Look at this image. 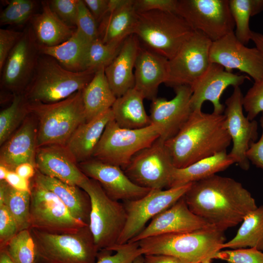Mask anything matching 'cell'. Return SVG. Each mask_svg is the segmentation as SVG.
<instances>
[{
    "label": "cell",
    "instance_id": "cell-1",
    "mask_svg": "<svg viewBox=\"0 0 263 263\" xmlns=\"http://www.w3.org/2000/svg\"><path fill=\"white\" fill-rule=\"evenodd\" d=\"M184 198L193 213L224 231L258 207L241 183L216 174L192 183Z\"/></svg>",
    "mask_w": 263,
    "mask_h": 263
},
{
    "label": "cell",
    "instance_id": "cell-2",
    "mask_svg": "<svg viewBox=\"0 0 263 263\" xmlns=\"http://www.w3.org/2000/svg\"><path fill=\"white\" fill-rule=\"evenodd\" d=\"M231 143L224 114L195 110L165 145L174 167L182 169L226 150Z\"/></svg>",
    "mask_w": 263,
    "mask_h": 263
},
{
    "label": "cell",
    "instance_id": "cell-3",
    "mask_svg": "<svg viewBox=\"0 0 263 263\" xmlns=\"http://www.w3.org/2000/svg\"><path fill=\"white\" fill-rule=\"evenodd\" d=\"M224 231L213 226L192 231L163 234L138 242L143 255L171 256L183 263L214 259L225 242Z\"/></svg>",
    "mask_w": 263,
    "mask_h": 263
},
{
    "label": "cell",
    "instance_id": "cell-4",
    "mask_svg": "<svg viewBox=\"0 0 263 263\" xmlns=\"http://www.w3.org/2000/svg\"><path fill=\"white\" fill-rule=\"evenodd\" d=\"M96 72H73L53 57L40 54L32 77L23 94L28 102L52 103L82 90Z\"/></svg>",
    "mask_w": 263,
    "mask_h": 263
},
{
    "label": "cell",
    "instance_id": "cell-5",
    "mask_svg": "<svg viewBox=\"0 0 263 263\" xmlns=\"http://www.w3.org/2000/svg\"><path fill=\"white\" fill-rule=\"evenodd\" d=\"M28 108L38 121V148L65 146L76 129L86 122L82 90L55 103L28 102Z\"/></svg>",
    "mask_w": 263,
    "mask_h": 263
},
{
    "label": "cell",
    "instance_id": "cell-6",
    "mask_svg": "<svg viewBox=\"0 0 263 263\" xmlns=\"http://www.w3.org/2000/svg\"><path fill=\"white\" fill-rule=\"evenodd\" d=\"M137 13L134 35L141 45L168 60L194 32L176 13L157 10Z\"/></svg>",
    "mask_w": 263,
    "mask_h": 263
},
{
    "label": "cell",
    "instance_id": "cell-7",
    "mask_svg": "<svg viewBox=\"0 0 263 263\" xmlns=\"http://www.w3.org/2000/svg\"><path fill=\"white\" fill-rule=\"evenodd\" d=\"M79 188L89 195L91 211L89 226L98 251L117 244L124 228L127 214L123 203L114 200L96 181L88 178Z\"/></svg>",
    "mask_w": 263,
    "mask_h": 263
},
{
    "label": "cell",
    "instance_id": "cell-8",
    "mask_svg": "<svg viewBox=\"0 0 263 263\" xmlns=\"http://www.w3.org/2000/svg\"><path fill=\"white\" fill-rule=\"evenodd\" d=\"M38 260L43 263H95L98 250L89 225L76 232L52 234L30 229Z\"/></svg>",
    "mask_w": 263,
    "mask_h": 263
},
{
    "label": "cell",
    "instance_id": "cell-9",
    "mask_svg": "<svg viewBox=\"0 0 263 263\" xmlns=\"http://www.w3.org/2000/svg\"><path fill=\"white\" fill-rule=\"evenodd\" d=\"M160 136L154 124L139 129L119 127L113 119L106 125L93 158L123 169L138 151L151 145Z\"/></svg>",
    "mask_w": 263,
    "mask_h": 263
},
{
    "label": "cell",
    "instance_id": "cell-10",
    "mask_svg": "<svg viewBox=\"0 0 263 263\" xmlns=\"http://www.w3.org/2000/svg\"><path fill=\"white\" fill-rule=\"evenodd\" d=\"M30 229L52 234L77 231L89 225L75 218L54 193L34 182L31 185Z\"/></svg>",
    "mask_w": 263,
    "mask_h": 263
},
{
    "label": "cell",
    "instance_id": "cell-11",
    "mask_svg": "<svg viewBox=\"0 0 263 263\" xmlns=\"http://www.w3.org/2000/svg\"><path fill=\"white\" fill-rule=\"evenodd\" d=\"M176 13L212 41L234 32L229 0H177Z\"/></svg>",
    "mask_w": 263,
    "mask_h": 263
},
{
    "label": "cell",
    "instance_id": "cell-12",
    "mask_svg": "<svg viewBox=\"0 0 263 263\" xmlns=\"http://www.w3.org/2000/svg\"><path fill=\"white\" fill-rule=\"evenodd\" d=\"M174 166L160 137L136 153L123 169L135 184L150 189L168 188Z\"/></svg>",
    "mask_w": 263,
    "mask_h": 263
},
{
    "label": "cell",
    "instance_id": "cell-13",
    "mask_svg": "<svg viewBox=\"0 0 263 263\" xmlns=\"http://www.w3.org/2000/svg\"><path fill=\"white\" fill-rule=\"evenodd\" d=\"M212 41L201 32L194 31L176 54L168 60L166 85L174 88L191 87L207 70Z\"/></svg>",
    "mask_w": 263,
    "mask_h": 263
},
{
    "label": "cell",
    "instance_id": "cell-14",
    "mask_svg": "<svg viewBox=\"0 0 263 263\" xmlns=\"http://www.w3.org/2000/svg\"><path fill=\"white\" fill-rule=\"evenodd\" d=\"M191 185L189 183L166 189H151L139 199L123 202L127 219L117 244L130 242L146 227L149 221L183 197Z\"/></svg>",
    "mask_w": 263,
    "mask_h": 263
},
{
    "label": "cell",
    "instance_id": "cell-15",
    "mask_svg": "<svg viewBox=\"0 0 263 263\" xmlns=\"http://www.w3.org/2000/svg\"><path fill=\"white\" fill-rule=\"evenodd\" d=\"M40 52L31 26L9 54L1 74V85L15 94H23L33 75Z\"/></svg>",
    "mask_w": 263,
    "mask_h": 263
},
{
    "label": "cell",
    "instance_id": "cell-16",
    "mask_svg": "<svg viewBox=\"0 0 263 263\" xmlns=\"http://www.w3.org/2000/svg\"><path fill=\"white\" fill-rule=\"evenodd\" d=\"M243 94L240 87H234L231 95L225 101L224 114L228 132L233 146L228 153L235 163L244 170L250 167L246 153L250 145L258 139V125L255 120H250L243 113Z\"/></svg>",
    "mask_w": 263,
    "mask_h": 263
},
{
    "label": "cell",
    "instance_id": "cell-17",
    "mask_svg": "<svg viewBox=\"0 0 263 263\" xmlns=\"http://www.w3.org/2000/svg\"><path fill=\"white\" fill-rule=\"evenodd\" d=\"M210 63L218 64L230 72L237 69L254 81L263 76V56L256 48H248L236 37L234 32L212 41L209 51Z\"/></svg>",
    "mask_w": 263,
    "mask_h": 263
},
{
    "label": "cell",
    "instance_id": "cell-18",
    "mask_svg": "<svg viewBox=\"0 0 263 263\" xmlns=\"http://www.w3.org/2000/svg\"><path fill=\"white\" fill-rule=\"evenodd\" d=\"M78 165L88 177L98 182L107 195L114 200H136L151 190L134 183L120 167L93 158Z\"/></svg>",
    "mask_w": 263,
    "mask_h": 263
},
{
    "label": "cell",
    "instance_id": "cell-19",
    "mask_svg": "<svg viewBox=\"0 0 263 263\" xmlns=\"http://www.w3.org/2000/svg\"><path fill=\"white\" fill-rule=\"evenodd\" d=\"M175 96L170 100L158 97L151 101L149 115L151 124L160 129V138L164 141L174 136L188 120L192 110L190 87L182 85L173 88Z\"/></svg>",
    "mask_w": 263,
    "mask_h": 263
},
{
    "label": "cell",
    "instance_id": "cell-20",
    "mask_svg": "<svg viewBox=\"0 0 263 263\" xmlns=\"http://www.w3.org/2000/svg\"><path fill=\"white\" fill-rule=\"evenodd\" d=\"M247 79H249L247 76L233 74L218 64L211 63L206 72L190 87L192 111L202 110L204 102L208 101L213 105V113L223 114L225 106L220 102V98L224 91L230 86L240 87Z\"/></svg>",
    "mask_w": 263,
    "mask_h": 263
},
{
    "label": "cell",
    "instance_id": "cell-21",
    "mask_svg": "<svg viewBox=\"0 0 263 263\" xmlns=\"http://www.w3.org/2000/svg\"><path fill=\"white\" fill-rule=\"evenodd\" d=\"M211 226L212 225L190 210L183 196L153 217L130 242H138L150 237L192 231Z\"/></svg>",
    "mask_w": 263,
    "mask_h": 263
},
{
    "label": "cell",
    "instance_id": "cell-22",
    "mask_svg": "<svg viewBox=\"0 0 263 263\" xmlns=\"http://www.w3.org/2000/svg\"><path fill=\"white\" fill-rule=\"evenodd\" d=\"M35 163L36 169L42 174L71 185L79 187L89 178L65 146L48 145L38 148Z\"/></svg>",
    "mask_w": 263,
    "mask_h": 263
},
{
    "label": "cell",
    "instance_id": "cell-23",
    "mask_svg": "<svg viewBox=\"0 0 263 263\" xmlns=\"http://www.w3.org/2000/svg\"><path fill=\"white\" fill-rule=\"evenodd\" d=\"M168 59L140 44L134 65V88L144 98L152 101L160 85L166 82Z\"/></svg>",
    "mask_w": 263,
    "mask_h": 263
},
{
    "label": "cell",
    "instance_id": "cell-24",
    "mask_svg": "<svg viewBox=\"0 0 263 263\" xmlns=\"http://www.w3.org/2000/svg\"><path fill=\"white\" fill-rule=\"evenodd\" d=\"M38 129L31 118H27L22 125L2 145L0 165L14 171L19 165L29 163L36 167Z\"/></svg>",
    "mask_w": 263,
    "mask_h": 263
},
{
    "label": "cell",
    "instance_id": "cell-25",
    "mask_svg": "<svg viewBox=\"0 0 263 263\" xmlns=\"http://www.w3.org/2000/svg\"><path fill=\"white\" fill-rule=\"evenodd\" d=\"M140 43L135 35L128 37L115 58L105 68V74L113 93L123 95L134 86V68Z\"/></svg>",
    "mask_w": 263,
    "mask_h": 263
},
{
    "label": "cell",
    "instance_id": "cell-26",
    "mask_svg": "<svg viewBox=\"0 0 263 263\" xmlns=\"http://www.w3.org/2000/svg\"><path fill=\"white\" fill-rule=\"evenodd\" d=\"M113 119V115L110 109L93 120L82 123L76 129L65 147L77 164L93 158L106 125Z\"/></svg>",
    "mask_w": 263,
    "mask_h": 263
},
{
    "label": "cell",
    "instance_id": "cell-27",
    "mask_svg": "<svg viewBox=\"0 0 263 263\" xmlns=\"http://www.w3.org/2000/svg\"><path fill=\"white\" fill-rule=\"evenodd\" d=\"M34 182L54 193L74 217L89 225L91 201L88 194L81 188L44 175L37 169Z\"/></svg>",
    "mask_w": 263,
    "mask_h": 263
},
{
    "label": "cell",
    "instance_id": "cell-28",
    "mask_svg": "<svg viewBox=\"0 0 263 263\" xmlns=\"http://www.w3.org/2000/svg\"><path fill=\"white\" fill-rule=\"evenodd\" d=\"M42 11L34 14L30 19L35 37L40 45L52 47L68 40L76 27L69 26L52 11L48 1H42Z\"/></svg>",
    "mask_w": 263,
    "mask_h": 263
},
{
    "label": "cell",
    "instance_id": "cell-29",
    "mask_svg": "<svg viewBox=\"0 0 263 263\" xmlns=\"http://www.w3.org/2000/svg\"><path fill=\"white\" fill-rule=\"evenodd\" d=\"M138 13L134 0L122 7L108 12L98 25L99 38L105 43L123 42L134 34Z\"/></svg>",
    "mask_w": 263,
    "mask_h": 263
},
{
    "label": "cell",
    "instance_id": "cell-30",
    "mask_svg": "<svg viewBox=\"0 0 263 263\" xmlns=\"http://www.w3.org/2000/svg\"><path fill=\"white\" fill-rule=\"evenodd\" d=\"M234 163V160L225 150L199 160L186 168H174L168 188L206 179L224 170Z\"/></svg>",
    "mask_w": 263,
    "mask_h": 263
},
{
    "label": "cell",
    "instance_id": "cell-31",
    "mask_svg": "<svg viewBox=\"0 0 263 263\" xmlns=\"http://www.w3.org/2000/svg\"><path fill=\"white\" fill-rule=\"evenodd\" d=\"M144 99L134 88L116 98L111 109L113 120L119 127L127 129H139L151 124L144 108Z\"/></svg>",
    "mask_w": 263,
    "mask_h": 263
},
{
    "label": "cell",
    "instance_id": "cell-32",
    "mask_svg": "<svg viewBox=\"0 0 263 263\" xmlns=\"http://www.w3.org/2000/svg\"><path fill=\"white\" fill-rule=\"evenodd\" d=\"M86 122L111 109L116 99L107 81L105 68L97 70L92 80L82 90Z\"/></svg>",
    "mask_w": 263,
    "mask_h": 263
},
{
    "label": "cell",
    "instance_id": "cell-33",
    "mask_svg": "<svg viewBox=\"0 0 263 263\" xmlns=\"http://www.w3.org/2000/svg\"><path fill=\"white\" fill-rule=\"evenodd\" d=\"M90 43L75 30L72 37L64 42L52 47L39 44V48L40 54L53 57L66 69L77 72L85 71V57Z\"/></svg>",
    "mask_w": 263,
    "mask_h": 263
},
{
    "label": "cell",
    "instance_id": "cell-34",
    "mask_svg": "<svg viewBox=\"0 0 263 263\" xmlns=\"http://www.w3.org/2000/svg\"><path fill=\"white\" fill-rule=\"evenodd\" d=\"M241 223L235 236L225 242L222 249L255 248L263 251V206L249 212Z\"/></svg>",
    "mask_w": 263,
    "mask_h": 263
},
{
    "label": "cell",
    "instance_id": "cell-35",
    "mask_svg": "<svg viewBox=\"0 0 263 263\" xmlns=\"http://www.w3.org/2000/svg\"><path fill=\"white\" fill-rule=\"evenodd\" d=\"M31 192L11 187L5 181L0 182V206L4 205L15 220L19 231L30 229Z\"/></svg>",
    "mask_w": 263,
    "mask_h": 263
},
{
    "label": "cell",
    "instance_id": "cell-36",
    "mask_svg": "<svg viewBox=\"0 0 263 263\" xmlns=\"http://www.w3.org/2000/svg\"><path fill=\"white\" fill-rule=\"evenodd\" d=\"M28 113V102L23 94H15L10 105L0 113L1 146L13 134L14 132Z\"/></svg>",
    "mask_w": 263,
    "mask_h": 263
},
{
    "label": "cell",
    "instance_id": "cell-37",
    "mask_svg": "<svg viewBox=\"0 0 263 263\" xmlns=\"http://www.w3.org/2000/svg\"><path fill=\"white\" fill-rule=\"evenodd\" d=\"M124 41L105 43L99 38L92 41L88 47L84 70L96 72L105 68L118 54Z\"/></svg>",
    "mask_w": 263,
    "mask_h": 263
},
{
    "label": "cell",
    "instance_id": "cell-38",
    "mask_svg": "<svg viewBox=\"0 0 263 263\" xmlns=\"http://www.w3.org/2000/svg\"><path fill=\"white\" fill-rule=\"evenodd\" d=\"M5 248L16 263H37V248L30 229L19 231Z\"/></svg>",
    "mask_w": 263,
    "mask_h": 263
},
{
    "label": "cell",
    "instance_id": "cell-39",
    "mask_svg": "<svg viewBox=\"0 0 263 263\" xmlns=\"http://www.w3.org/2000/svg\"><path fill=\"white\" fill-rule=\"evenodd\" d=\"M231 14L233 19L236 38L245 45L251 40L252 31L249 20L252 16V0H229Z\"/></svg>",
    "mask_w": 263,
    "mask_h": 263
},
{
    "label": "cell",
    "instance_id": "cell-40",
    "mask_svg": "<svg viewBox=\"0 0 263 263\" xmlns=\"http://www.w3.org/2000/svg\"><path fill=\"white\" fill-rule=\"evenodd\" d=\"M36 6L37 2L33 0L10 1L0 14V25L19 24L30 20Z\"/></svg>",
    "mask_w": 263,
    "mask_h": 263
},
{
    "label": "cell",
    "instance_id": "cell-41",
    "mask_svg": "<svg viewBox=\"0 0 263 263\" xmlns=\"http://www.w3.org/2000/svg\"><path fill=\"white\" fill-rule=\"evenodd\" d=\"M141 255L143 254L138 243L129 242L116 244L110 250L99 251L95 263H132Z\"/></svg>",
    "mask_w": 263,
    "mask_h": 263
},
{
    "label": "cell",
    "instance_id": "cell-42",
    "mask_svg": "<svg viewBox=\"0 0 263 263\" xmlns=\"http://www.w3.org/2000/svg\"><path fill=\"white\" fill-rule=\"evenodd\" d=\"M76 31L89 42L99 38L98 24L82 0L78 3Z\"/></svg>",
    "mask_w": 263,
    "mask_h": 263
},
{
    "label": "cell",
    "instance_id": "cell-43",
    "mask_svg": "<svg viewBox=\"0 0 263 263\" xmlns=\"http://www.w3.org/2000/svg\"><path fill=\"white\" fill-rule=\"evenodd\" d=\"M214 259L228 263H263V251L255 248L221 250L215 255Z\"/></svg>",
    "mask_w": 263,
    "mask_h": 263
},
{
    "label": "cell",
    "instance_id": "cell-44",
    "mask_svg": "<svg viewBox=\"0 0 263 263\" xmlns=\"http://www.w3.org/2000/svg\"><path fill=\"white\" fill-rule=\"evenodd\" d=\"M243 107L246 117L253 120L260 113H263V76L254 84L243 96Z\"/></svg>",
    "mask_w": 263,
    "mask_h": 263
},
{
    "label": "cell",
    "instance_id": "cell-45",
    "mask_svg": "<svg viewBox=\"0 0 263 263\" xmlns=\"http://www.w3.org/2000/svg\"><path fill=\"white\" fill-rule=\"evenodd\" d=\"M79 0L48 1L52 11L69 26L76 27Z\"/></svg>",
    "mask_w": 263,
    "mask_h": 263
},
{
    "label": "cell",
    "instance_id": "cell-46",
    "mask_svg": "<svg viewBox=\"0 0 263 263\" xmlns=\"http://www.w3.org/2000/svg\"><path fill=\"white\" fill-rule=\"evenodd\" d=\"M18 225L7 207L0 206V250L6 247L19 232Z\"/></svg>",
    "mask_w": 263,
    "mask_h": 263
},
{
    "label": "cell",
    "instance_id": "cell-47",
    "mask_svg": "<svg viewBox=\"0 0 263 263\" xmlns=\"http://www.w3.org/2000/svg\"><path fill=\"white\" fill-rule=\"evenodd\" d=\"M22 32L0 29V71L12 50L20 39Z\"/></svg>",
    "mask_w": 263,
    "mask_h": 263
},
{
    "label": "cell",
    "instance_id": "cell-48",
    "mask_svg": "<svg viewBox=\"0 0 263 263\" xmlns=\"http://www.w3.org/2000/svg\"><path fill=\"white\" fill-rule=\"evenodd\" d=\"M177 0H134L137 12L152 10L176 13Z\"/></svg>",
    "mask_w": 263,
    "mask_h": 263
},
{
    "label": "cell",
    "instance_id": "cell-49",
    "mask_svg": "<svg viewBox=\"0 0 263 263\" xmlns=\"http://www.w3.org/2000/svg\"><path fill=\"white\" fill-rule=\"evenodd\" d=\"M262 133L260 139L252 143L247 151V157L252 164L263 169V113L260 120Z\"/></svg>",
    "mask_w": 263,
    "mask_h": 263
},
{
    "label": "cell",
    "instance_id": "cell-50",
    "mask_svg": "<svg viewBox=\"0 0 263 263\" xmlns=\"http://www.w3.org/2000/svg\"><path fill=\"white\" fill-rule=\"evenodd\" d=\"M83 1L99 25L108 12L109 0H84Z\"/></svg>",
    "mask_w": 263,
    "mask_h": 263
},
{
    "label": "cell",
    "instance_id": "cell-51",
    "mask_svg": "<svg viewBox=\"0 0 263 263\" xmlns=\"http://www.w3.org/2000/svg\"><path fill=\"white\" fill-rule=\"evenodd\" d=\"M5 181L15 189L31 192L30 181L21 177L15 171L9 170Z\"/></svg>",
    "mask_w": 263,
    "mask_h": 263
},
{
    "label": "cell",
    "instance_id": "cell-52",
    "mask_svg": "<svg viewBox=\"0 0 263 263\" xmlns=\"http://www.w3.org/2000/svg\"><path fill=\"white\" fill-rule=\"evenodd\" d=\"M144 263H183L178 259L167 255H144Z\"/></svg>",
    "mask_w": 263,
    "mask_h": 263
},
{
    "label": "cell",
    "instance_id": "cell-53",
    "mask_svg": "<svg viewBox=\"0 0 263 263\" xmlns=\"http://www.w3.org/2000/svg\"><path fill=\"white\" fill-rule=\"evenodd\" d=\"M14 171L21 177L29 180L34 177L36 168L31 163H24L17 166Z\"/></svg>",
    "mask_w": 263,
    "mask_h": 263
},
{
    "label": "cell",
    "instance_id": "cell-54",
    "mask_svg": "<svg viewBox=\"0 0 263 263\" xmlns=\"http://www.w3.org/2000/svg\"><path fill=\"white\" fill-rule=\"evenodd\" d=\"M251 40L254 43L255 47L258 49L263 56V34L252 31Z\"/></svg>",
    "mask_w": 263,
    "mask_h": 263
},
{
    "label": "cell",
    "instance_id": "cell-55",
    "mask_svg": "<svg viewBox=\"0 0 263 263\" xmlns=\"http://www.w3.org/2000/svg\"><path fill=\"white\" fill-rule=\"evenodd\" d=\"M129 0H109L108 12L113 11L122 7L127 4Z\"/></svg>",
    "mask_w": 263,
    "mask_h": 263
},
{
    "label": "cell",
    "instance_id": "cell-56",
    "mask_svg": "<svg viewBox=\"0 0 263 263\" xmlns=\"http://www.w3.org/2000/svg\"><path fill=\"white\" fill-rule=\"evenodd\" d=\"M252 16L263 11V0H252Z\"/></svg>",
    "mask_w": 263,
    "mask_h": 263
},
{
    "label": "cell",
    "instance_id": "cell-57",
    "mask_svg": "<svg viewBox=\"0 0 263 263\" xmlns=\"http://www.w3.org/2000/svg\"><path fill=\"white\" fill-rule=\"evenodd\" d=\"M0 263H16L11 258L5 248L0 250Z\"/></svg>",
    "mask_w": 263,
    "mask_h": 263
},
{
    "label": "cell",
    "instance_id": "cell-58",
    "mask_svg": "<svg viewBox=\"0 0 263 263\" xmlns=\"http://www.w3.org/2000/svg\"><path fill=\"white\" fill-rule=\"evenodd\" d=\"M9 170L5 166L0 165V181H5L7 174L8 173Z\"/></svg>",
    "mask_w": 263,
    "mask_h": 263
},
{
    "label": "cell",
    "instance_id": "cell-59",
    "mask_svg": "<svg viewBox=\"0 0 263 263\" xmlns=\"http://www.w3.org/2000/svg\"><path fill=\"white\" fill-rule=\"evenodd\" d=\"M144 255H141L136 258L132 263H144Z\"/></svg>",
    "mask_w": 263,
    "mask_h": 263
},
{
    "label": "cell",
    "instance_id": "cell-60",
    "mask_svg": "<svg viewBox=\"0 0 263 263\" xmlns=\"http://www.w3.org/2000/svg\"><path fill=\"white\" fill-rule=\"evenodd\" d=\"M211 260H207L204 262H202L200 263H211Z\"/></svg>",
    "mask_w": 263,
    "mask_h": 263
}]
</instances>
